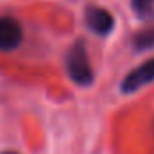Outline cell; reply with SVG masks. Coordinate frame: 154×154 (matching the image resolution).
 I'll return each mask as SVG.
<instances>
[{
  "instance_id": "obj_5",
  "label": "cell",
  "mask_w": 154,
  "mask_h": 154,
  "mask_svg": "<svg viewBox=\"0 0 154 154\" xmlns=\"http://www.w3.org/2000/svg\"><path fill=\"white\" fill-rule=\"evenodd\" d=\"M133 47L140 52L154 48V27H147V29L138 31L133 36Z\"/></svg>"
},
{
  "instance_id": "obj_4",
  "label": "cell",
  "mask_w": 154,
  "mask_h": 154,
  "mask_svg": "<svg viewBox=\"0 0 154 154\" xmlns=\"http://www.w3.org/2000/svg\"><path fill=\"white\" fill-rule=\"evenodd\" d=\"M23 29L13 16H0V52L16 50L22 45Z\"/></svg>"
},
{
  "instance_id": "obj_1",
  "label": "cell",
  "mask_w": 154,
  "mask_h": 154,
  "mask_svg": "<svg viewBox=\"0 0 154 154\" xmlns=\"http://www.w3.org/2000/svg\"><path fill=\"white\" fill-rule=\"evenodd\" d=\"M65 68L66 74L72 79V82H75L77 86H91L95 81L93 68L90 65L88 59V52H86V45L82 39H77L75 43L68 48L66 57H65Z\"/></svg>"
},
{
  "instance_id": "obj_2",
  "label": "cell",
  "mask_w": 154,
  "mask_h": 154,
  "mask_svg": "<svg viewBox=\"0 0 154 154\" xmlns=\"http://www.w3.org/2000/svg\"><path fill=\"white\" fill-rule=\"evenodd\" d=\"M151 82H154V57L143 61L134 70H131L124 77L120 88H122L124 93H134V91L149 86Z\"/></svg>"
},
{
  "instance_id": "obj_3",
  "label": "cell",
  "mask_w": 154,
  "mask_h": 154,
  "mask_svg": "<svg viewBox=\"0 0 154 154\" xmlns=\"http://www.w3.org/2000/svg\"><path fill=\"white\" fill-rule=\"evenodd\" d=\"M84 23H86V27L93 34H97V36H108V34H111V31L115 27V18L104 7L88 5L86 11H84Z\"/></svg>"
},
{
  "instance_id": "obj_7",
  "label": "cell",
  "mask_w": 154,
  "mask_h": 154,
  "mask_svg": "<svg viewBox=\"0 0 154 154\" xmlns=\"http://www.w3.org/2000/svg\"><path fill=\"white\" fill-rule=\"evenodd\" d=\"M0 154H18V152H13V151H4V152H0Z\"/></svg>"
},
{
  "instance_id": "obj_6",
  "label": "cell",
  "mask_w": 154,
  "mask_h": 154,
  "mask_svg": "<svg viewBox=\"0 0 154 154\" xmlns=\"http://www.w3.org/2000/svg\"><path fill=\"white\" fill-rule=\"evenodd\" d=\"M131 7L140 20H149L154 14V0H131Z\"/></svg>"
}]
</instances>
